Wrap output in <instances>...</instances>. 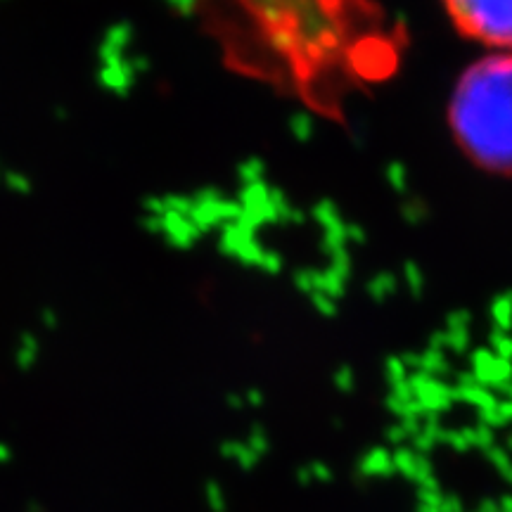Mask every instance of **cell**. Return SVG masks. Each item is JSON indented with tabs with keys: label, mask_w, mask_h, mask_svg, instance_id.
Instances as JSON below:
<instances>
[{
	"label": "cell",
	"mask_w": 512,
	"mask_h": 512,
	"mask_svg": "<svg viewBox=\"0 0 512 512\" xmlns=\"http://www.w3.org/2000/svg\"><path fill=\"white\" fill-rule=\"evenodd\" d=\"M98 57H100V67L95 79H98L102 91L117 95V98H128L140 79L136 67H133V55L100 48Z\"/></svg>",
	"instance_id": "5b68a950"
},
{
	"label": "cell",
	"mask_w": 512,
	"mask_h": 512,
	"mask_svg": "<svg viewBox=\"0 0 512 512\" xmlns=\"http://www.w3.org/2000/svg\"><path fill=\"white\" fill-rule=\"evenodd\" d=\"M143 228L147 233L159 235L174 249H190L202 233L188 214L166 207L164 195H150L143 200Z\"/></svg>",
	"instance_id": "277c9868"
},
{
	"label": "cell",
	"mask_w": 512,
	"mask_h": 512,
	"mask_svg": "<svg viewBox=\"0 0 512 512\" xmlns=\"http://www.w3.org/2000/svg\"><path fill=\"white\" fill-rule=\"evenodd\" d=\"M0 174H3V166H0Z\"/></svg>",
	"instance_id": "7c38bea8"
},
{
	"label": "cell",
	"mask_w": 512,
	"mask_h": 512,
	"mask_svg": "<svg viewBox=\"0 0 512 512\" xmlns=\"http://www.w3.org/2000/svg\"><path fill=\"white\" fill-rule=\"evenodd\" d=\"M448 121L479 169L512 176V53H491L460 74Z\"/></svg>",
	"instance_id": "7a4b0ae2"
},
{
	"label": "cell",
	"mask_w": 512,
	"mask_h": 512,
	"mask_svg": "<svg viewBox=\"0 0 512 512\" xmlns=\"http://www.w3.org/2000/svg\"><path fill=\"white\" fill-rule=\"evenodd\" d=\"M5 458H8V448L0 446V460H5Z\"/></svg>",
	"instance_id": "8fae6325"
},
{
	"label": "cell",
	"mask_w": 512,
	"mask_h": 512,
	"mask_svg": "<svg viewBox=\"0 0 512 512\" xmlns=\"http://www.w3.org/2000/svg\"><path fill=\"white\" fill-rule=\"evenodd\" d=\"M0 181H3L5 190H10L12 195L27 197L34 192V181H31V178L19 169H5L3 174H0Z\"/></svg>",
	"instance_id": "52a82bcc"
},
{
	"label": "cell",
	"mask_w": 512,
	"mask_h": 512,
	"mask_svg": "<svg viewBox=\"0 0 512 512\" xmlns=\"http://www.w3.org/2000/svg\"><path fill=\"white\" fill-rule=\"evenodd\" d=\"M41 339H38L36 332L31 330H24L22 335L17 337V344H15V366L17 370H22V373H29V370H34L38 366V361H41Z\"/></svg>",
	"instance_id": "8992f818"
},
{
	"label": "cell",
	"mask_w": 512,
	"mask_h": 512,
	"mask_svg": "<svg viewBox=\"0 0 512 512\" xmlns=\"http://www.w3.org/2000/svg\"><path fill=\"white\" fill-rule=\"evenodd\" d=\"M202 12L249 64L323 114L392 76L406 43L377 0H188L185 17Z\"/></svg>",
	"instance_id": "6da1fadb"
},
{
	"label": "cell",
	"mask_w": 512,
	"mask_h": 512,
	"mask_svg": "<svg viewBox=\"0 0 512 512\" xmlns=\"http://www.w3.org/2000/svg\"><path fill=\"white\" fill-rule=\"evenodd\" d=\"M460 36L512 53V0H441Z\"/></svg>",
	"instance_id": "3957f363"
},
{
	"label": "cell",
	"mask_w": 512,
	"mask_h": 512,
	"mask_svg": "<svg viewBox=\"0 0 512 512\" xmlns=\"http://www.w3.org/2000/svg\"><path fill=\"white\" fill-rule=\"evenodd\" d=\"M55 119H60V121L69 119V110H67V107H55Z\"/></svg>",
	"instance_id": "30bf717a"
},
{
	"label": "cell",
	"mask_w": 512,
	"mask_h": 512,
	"mask_svg": "<svg viewBox=\"0 0 512 512\" xmlns=\"http://www.w3.org/2000/svg\"><path fill=\"white\" fill-rule=\"evenodd\" d=\"M38 323H41L43 330L53 332L60 328V313H57L53 306H43V309L38 311Z\"/></svg>",
	"instance_id": "9c48e42d"
},
{
	"label": "cell",
	"mask_w": 512,
	"mask_h": 512,
	"mask_svg": "<svg viewBox=\"0 0 512 512\" xmlns=\"http://www.w3.org/2000/svg\"><path fill=\"white\" fill-rule=\"evenodd\" d=\"M131 43H133V29L128 27V24H117V27H112L110 31H107L105 41H102L100 48L117 50V53H126Z\"/></svg>",
	"instance_id": "ba28073f"
}]
</instances>
